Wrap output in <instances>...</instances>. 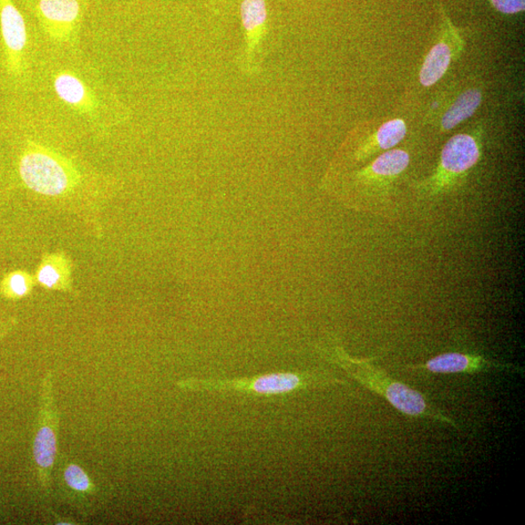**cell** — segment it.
<instances>
[{"label": "cell", "mask_w": 525, "mask_h": 525, "mask_svg": "<svg viewBox=\"0 0 525 525\" xmlns=\"http://www.w3.org/2000/svg\"><path fill=\"white\" fill-rule=\"evenodd\" d=\"M326 356L329 362L342 368L360 385L385 398L400 413L409 417L431 418L458 428L454 420L432 408L418 391L398 382L383 369L370 364L373 359H354L341 346H334L330 352L326 353Z\"/></svg>", "instance_id": "6da1fadb"}, {"label": "cell", "mask_w": 525, "mask_h": 525, "mask_svg": "<svg viewBox=\"0 0 525 525\" xmlns=\"http://www.w3.org/2000/svg\"><path fill=\"white\" fill-rule=\"evenodd\" d=\"M345 380L327 372H280L239 378H188L180 380L179 387L199 393H235L275 396L296 391L344 385Z\"/></svg>", "instance_id": "7a4b0ae2"}, {"label": "cell", "mask_w": 525, "mask_h": 525, "mask_svg": "<svg viewBox=\"0 0 525 525\" xmlns=\"http://www.w3.org/2000/svg\"><path fill=\"white\" fill-rule=\"evenodd\" d=\"M482 128L457 133L442 147L434 172L415 181L414 190L422 199L441 197L459 187L482 156Z\"/></svg>", "instance_id": "3957f363"}, {"label": "cell", "mask_w": 525, "mask_h": 525, "mask_svg": "<svg viewBox=\"0 0 525 525\" xmlns=\"http://www.w3.org/2000/svg\"><path fill=\"white\" fill-rule=\"evenodd\" d=\"M19 172L28 188L53 197L74 191L81 179L74 163L33 141L28 142L20 156Z\"/></svg>", "instance_id": "277c9868"}, {"label": "cell", "mask_w": 525, "mask_h": 525, "mask_svg": "<svg viewBox=\"0 0 525 525\" xmlns=\"http://www.w3.org/2000/svg\"><path fill=\"white\" fill-rule=\"evenodd\" d=\"M243 44L236 66L246 77H259L263 72L265 46L269 33L266 0H243L241 4Z\"/></svg>", "instance_id": "5b68a950"}, {"label": "cell", "mask_w": 525, "mask_h": 525, "mask_svg": "<svg viewBox=\"0 0 525 525\" xmlns=\"http://www.w3.org/2000/svg\"><path fill=\"white\" fill-rule=\"evenodd\" d=\"M35 12L41 28L52 43H76L85 13L81 0H36Z\"/></svg>", "instance_id": "8992f818"}, {"label": "cell", "mask_w": 525, "mask_h": 525, "mask_svg": "<svg viewBox=\"0 0 525 525\" xmlns=\"http://www.w3.org/2000/svg\"><path fill=\"white\" fill-rule=\"evenodd\" d=\"M0 32L5 69L12 78H23L28 66V32L25 19L13 0H0Z\"/></svg>", "instance_id": "52a82bcc"}, {"label": "cell", "mask_w": 525, "mask_h": 525, "mask_svg": "<svg viewBox=\"0 0 525 525\" xmlns=\"http://www.w3.org/2000/svg\"><path fill=\"white\" fill-rule=\"evenodd\" d=\"M442 27L437 43L427 53L419 71L420 84L426 88L434 86L446 76L452 60L459 57L465 45L458 29L441 6Z\"/></svg>", "instance_id": "ba28073f"}, {"label": "cell", "mask_w": 525, "mask_h": 525, "mask_svg": "<svg viewBox=\"0 0 525 525\" xmlns=\"http://www.w3.org/2000/svg\"><path fill=\"white\" fill-rule=\"evenodd\" d=\"M410 154L405 149L394 148L353 172V181L366 193L388 192L391 185L405 173L410 164Z\"/></svg>", "instance_id": "9c48e42d"}, {"label": "cell", "mask_w": 525, "mask_h": 525, "mask_svg": "<svg viewBox=\"0 0 525 525\" xmlns=\"http://www.w3.org/2000/svg\"><path fill=\"white\" fill-rule=\"evenodd\" d=\"M54 90L60 100L81 116L92 122L101 118L105 102L97 90L91 87L77 72L63 69L54 76Z\"/></svg>", "instance_id": "30bf717a"}, {"label": "cell", "mask_w": 525, "mask_h": 525, "mask_svg": "<svg viewBox=\"0 0 525 525\" xmlns=\"http://www.w3.org/2000/svg\"><path fill=\"white\" fill-rule=\"evenodd\" d=\"M410 370H426L434 374H475L489 372L492 369L516 370L524 373V370L512 364H503L486 357L460 353L440 354L421 365L408 366Z\"/></svg>", "instance_id": "8fae6325"}, {"label": "cell", "mask_w": 525, "mask_h": 525, "mask_svg": "<svg viewBox=\"0 0 525 525\" xmlns=\"http://www.w3.org/2000/svg\"><path fill=\"white\" fill-rule=\"evenodd\" d=\"M408 127L404 119L395 118L383 123L368 137L354 153L356 163H363L377 154L394 149L407 137Z\"/></svg>", "instance_id": "7c38bea8"}, {"label": "cell", "mask_w": 525, "mask_h": 525, "mask_svg": "<svg viewBox=\"0 0 525 525\" xmlns=\"http://www.w3.org/2000/svg\"><path fill=\"white\" fill-rule=\"evenodd\" d=\"M483 100L482 91L479 87H469L451 99L450 104L439 115V128L441 132L456 129L478 111Z\"/></svg>", "instance_id": "4fadbf2b"}, {"label": "cell", "mask_w": 525, "mask_h": 525, "mask_svg": "<svg viewBox=\"0 0 525 525\" xmlns=\"http://www.w3.org/2000/svg\"><path fill=\"white\" fill-rule=\"evenodd\" d=\"M72 264L65 253L45 254L37 273L36 281L50 290L70 291Z\"/></svg>", "instance_id": "5bb4252c"}, {"label": "cell", "mask_w": 525, "mask_h": 525, "mask_svg": "<svg viewBox=\"0 0 525 525\" xmlns=\"http://www.w3.org/2000/svg\"><path fill=\"white\" fill-rule=\"evenodd\" d=\"M57 454V438L52 426H44L37 432L34 444L36 465L43 470L52 469Z\"/></svg>", "instance_id": "9a60e30c"}, {"label": "cell", "mask_w": 525, "mask_h": 525, "mask_svg": "<svg viewBox=\"0 0 525 525\" xmlns=\"http://www.w3.org/2000/svg\"><path fill=\"white\" fill-rule=\"evenodd\" d=\"M35 280L32 275L23 272H16L8 275L4 286L10 297L23 298L32 291Z\"/></svg>", "instance_id": "2e32d148"}, {"label": "cell", "mask_w": 525, "mask_h": 525, "mask_svg": "<svg viewBox=\"0 0 525 525\" xmlns=\"http://www.w3.org/2000/svg\"><path fill=\"white\" fill-rule=\"evenodd\" d=\"M68 485L75 490L85 492L91 488V481L84 469L78 465H69L65 472Z\"/></svg>", "instance_id": "e0dca14e"}, {"label": "cell", "mask_w": 525, "mask_h": 525, "mask_svg": "<svg viewBox=\"0 0 525 525\" xmlns=\"http://www.w3.org/2000/svg\"><path fill=\"white\" fill-rule=\"evenodd\" d=\"M493 9L504 15H517L524 12L525 0H489Z\"/></svg>", "instance_id": "ac0fdd59"}, {"label": "cell", "mask_w": 525, "mask_h": 525, "mask_svg": "<svg viewBox=\"0 0 525 525\" xmlns=\"http://www.w3.org/2000/svg\"><path fill=\"white\" fill-rule=\"evenodd\" d=\"M209 4L216 10L224 5L225 0H209Z\"/></svg>", "instance_id": "d6986e66"}]
</instances>
